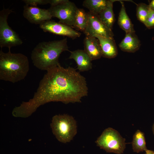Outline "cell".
<instances>
[{
  "mask_svg": "<svg viewBox=\"0 0 154 154\" xmlns=\"http://www.w3.org/2000/svg\"><path fill=\"white\" fill-rule=\"evenodd\" d=\"M26 5L37 7L38 5H45L49 3L50 0H23Z\"/></svg>",
  "mask_w": 154,
  "mask_h": 154,
  "instance_id": "cell-22",
  "label": "cell"
},
{
  "mask_svg": "<svg viewBox=\"0 0 154 154\" xmlns=\"http://www.w3.org/2000/svg\"><path fill=\"white\" fill-rule=\"evenodd\" d=\"M149 29L154 27V11L150 9L148 16L144 24Z\"/></svg>",
  "mask_w": 154,
  "mask_h": 154,
  "instance_id": "cell-21",
  "label": "cell"
},
{
  "mask_svg": "<svg viewBox=\"0 0 154 154\" xmlns=\"http://www.w3.org/2000/svg\"><path fill=\"white\" fill-rule=\"evenodd\" d=\"M132 145L134 152L139 153L147 150L144 133L137 130L133 136Z\"/></svg>",
  "mask_w": 154,
  "mask_h": 154,
  "instance_id": "cell-18",
  "label": "cell"
},
{
  "mask_svg": "<svg viewBox=\"0 0 154 154\" xmlns=\"http://www.w3.org/2000/svg\"><path fill=\"white\" fill-rule=\"evenodd\" d=\"M88 21L86 27L83 32L86 36L94 37L100 35L114 38L112 30L107 27L100 20L97 15L90 12L87 13Z\"/></svg>",
  "mask_w": 154,
  "mask_h": 154,
  "instance_id": "cell-8",
  "label": "cell"
},
{
  "mask_svg": "<svg viewBox=\"0 0 154 154\" xmlns=\"http://www.w3.org/2000/svg\"><path fill=\"white\" fill-rule=\"evenodd\" d=\"M117 130L111 127L106 129L95 142L97 145L107 153H123L127 144Z\"/></svg>",
  "mask_w": 154,
  "mask_h": 154,
  "instance_id": "cell-5",
  "label": "cell"
},
{
  "mask_svg": "<svg viewBox=\"0 0 154 154\" xmlns=\"http://www.w3.org/2000/svg\"><path fill=\"white\" fill-rule=\"evenodd\" d=\"M23 15L30 23L39 25L50 20L52 17L48 9L25 5L24 6Z\"/></svg>",
  "mask_w": 154,
  "mask_h": 154,
  "instance_id": "cell-10",
  "label": "cell"
},
{
  "mask_svg": "<svg viewBox=\"0 0 154 154\" xmlns=\"http://www.w3.org/2000/svg\"><path fill=\"white\" fill-rule=\"evenodd\" d=\"M150 10L149 5L142 3L137 5L136 9V16L138 19L144 24Z\"/></svg>",
  "mask_w": 154,
  "mask_h": 154,
  "instance_id": "cell-20",
  "label": "cell"
},
{
  "mask_svg": "<svg viewBox=\"0 0 154 154\" xmlns=\"http://www.w3.org/2000/svg\"><path fill=\"white\" fill-rule=\"evenodd\" d=\"M108 1L109 0H85L83 5L90 13L98 15L107 6Z\"/></svg>",
  "mask_w": 154,
  "mask_h": 154,
  "instance_id": "cell-17",
  "label": "cell"
},
{
  "mask_svg": "<svg viewBox=\"0 0 154 154\" xmlns=\"http://www.w3.org/2000/svg\"><path fill=\"white\" fill-rule=\"evenodd\" d=\"M149 5L150 9L154 11V0L151 1Z\"/></svg>",
  "mask_w": 154,
  "mask_h": 154,
  "instance_id": "cell-24",
  "label": "cell"
},
{
  "mask_svg": "<svg viewBox=\"0 0 154 154\" xmlns=\"http://www.w3.org/2000/svg\"><path fill=\"white\" fill-rule=\"evenodd\" d=\"M0 51V80L13 83L24 79L29 69L27 57L21 53Z\"/></svg>",
  "mask_w": 154,
  "mask_h": 154,
  "instance_id": "cell-3",
  "label": "cell"
},
{
  "mask_svg": "<svg viewBox=\"0 0 154 154\" xmlns=\"http://www.w3.org/2000/svg\"><path fill=\"white\" fill-rule=\"evenodd\" d=\"M94 37L98 40L101 47L102 56L112 58L116 57L118 53L117 47L114 38L96 35Z\"/></svg>",
  "mask_w": 154,
  "mask_h": 154,
  "instance_id": "cell-13",
  "label": "cell"
},
{
  "mask_svg": "<svg viewBox=\"0 0 154 154\" xmlns=\"http://www.w3.org/2000/svg\"><path fill=\"white\" fill-rule=\"evenodd\" d=\"M114 1L109 0L107 6L98 15L102 21L112 30L115 21V16L113 10V3Z\"/></svg>",
  "mask_w": 154,
  "mask_h": 154,
  "instance_id": "cell-15",
  "label": "cell"
},
{
  "mask_svg": "<svg viewBox=\"0 0 154 154\" xmlns=\"http://www.w3.org/2000/svg\"><path fill=\"white\" fill-rule=\"evenodd\" d=\"M120 2L121 6L118 17V25L126 33L135 32L133 25L127 13L124 3L122 1Z\"/></svg>",
  "mask_w": 154,
  "mask_h": 154,
  "instance_id": "cell-16",
  "label": "cell"
},
{
  "mask_svg": "<svg viewBox=\"0 0 154 154\" xmlns=\"http://www.w3.org/2000/svg\"><path fill=\"white\" fill-rule=\"evenodd\" d=\"M88 21L87 13L83 9L78 8L75 16L74 27L84 32L86 27Z\"/></svg>",
  "mask_w": 154,
  "mask_h": 154,
  "instance_id": "cell-19",
  "label": "cell"
},
{
  "mask_svg": "<svg viewBox=\"0 0 154 154\" xmlns=\"http://www.w3.org/2000/svg\"><path fill=\"white\" fill-rule=\"evenodd\" d=\"M140 42L135 32L126 33L125 36L119 44L122 50L129 52H134L139 49Z\"/></svg>",
  "mask_w": 154,
  "mask_h": 154,
  "instance_id": "cell-14",
  "label": "cell"
},
{
  "mask_svg": "<svg viewBox=\"0 0 154 154\" xmlns=\"http://www.w3.org/2000/svg\"><path fill=\"white\" fill-rule=\"evenodd\" d=\"M50 126L52 133L60 142H70L77 133L76 121L67 114L56 115L52 118Z\"/></svg>",
  "mask_w": 154,
  "mask_h": 154,
  "instance_id": "cell-4",
  "label": "cell"
},
{
  "mask_svg": "<svg viewBox=\"0 0 154 154\" xmlns=\"http://www.w3.org/2000/svg\"><path fill=\"white\" fill-rule=\"evenodd\" d=\"M39 27L44 32L67 36L72 39L79 37L81 34L69 26L50 20L40 25Z\"/></svg>",
  "mask_w": 154,
  "mask_h": 154,
  "instance_id": "cell-9",
  "label": "cell"
},
{
  "mask_svg": "<svg viewBox=\"0 0 154 154\" xmlns=\"http://www.w3.org/2000/svg\"><path fill=\"white\" fill-rule=\"evenodd\" d=\"M14 12L9 8H5L0 12V47H12L21 45L23 43L18 34L9 26L7 22L9 15Z\"/></svg>",
  "mask_w": 154,
  "mask_h": 154,
  "instance_id": "cell-6",
  "label": "cell"
},
{
  "mask_svg": "<svg viewBox=\"0 0 154 154\" xmlns=\"http://www.w3.org/2000/svg\"><path fill=\"white\" fill-rule=\"evenodd\" d=\"M145 152L146 153L144 154H154V151L151 150L147 149Z\"/></svg>",
  "mask_w": 154,
  "mask_h": 154,
  "instance_id": "cell-25",
  "label": "cell"
},
{
  "mask_svg": "<svg viewBox=\"0 0 154 154\" xmlns=\"http://www.w3.org/2000/svg\"><path fill=\"white\" fill-rule=\"evenodd\" d=\"M84 44V50L92 61L100 59L102 56L100 44L97 38L86 36Z\"/></svg>",
  "mask_w": 154,
  "mask_h": 154,
  "instance_id": "cell-11",
  "label": "cell"
},
{
  "mask_svg": "<svg viewBox=\"0 0 154 154\" xmlns=\"http://www.w3.org/2000/svg\"><path fill=\"white\" fill-rule=\"evenodd\" d=\"M152 131H153V133L154 135V123H153V125Z\"/></svg>",
  "mask_w": 154,
  "mask_h": 154,
  "instance_id": "cell-26",
  "label": "cell"
},
{
  "mask_svg": "<svg viewBox=\"0 0 154 154\" xmlns=\"http://www.w3.org/2000/svg\"><path fill=\"white\" fill-rule=\"evenodd\" d=\"M88 93L85 78L74 68H65L60 64L47 71L33 98L24 102L23 105L31 114L40 106L50 102H80Z\"/></svg>",
  "mask_w": 154,
  "mask_h": 154,
  "instance_id": "cell-1",
  "label": "cell"
},
{
  "mask_svg": "<svg viewBox=\"0 0 154 154\" xmlns=\"http://www.w3.org/2000/svg\"><path fill=\"white\" fill-rule=\"evenodd\" d=\"M69 59H73L76 62L77 69L80 71H88L92 68V60L84 50L78 49L70 51Z\"/></svg>",
  "mask_w": 154,
  "mask_h": 154,
  "instance_id": "cell-12",
  "label": "cell"
},
{
  "mask_svg": "<svg viewBox=\"0 0 154 154\" xmlns=\"http://www.w3.org/2000/svg\"><path fill=\"white\" fill-rule=\"evenodd\" d=\"M69 51L66 38L60 40L39 43L32 51L33 65L38 69L46 71L60 64L59 58L63 52Z\"/></svg>",
  "mask_w": 154,
  "mask_h": 154,
  "instance_id": "cell-2",
  "label": "cell"
},
{
  "mask_svg": "<svg viewBox=\"0 0 154 154\" xmlns=\"http://www.w3.org/2000/svg\"><path fill=\"white\" fill-rule=\"evenodd\" d=\"M78 8L68 0L58 5L51 6L48 9L52 17L58 18L59 23L74 27L76 13Z\"/></svg>",
  "mask_w": 154,
  "mask_h": 154,
  "instance_id": "cell-7",
  "label": "cell"
},
{
  "mask_svg": "<svg viewBox=\"0 0 154 154\" xmlns=\"http://www.w3.org/2000/svg\"><path fill=\"white\" fill-rule=\"evenodd\" d=\"M67 0H50L51 6H54L63 3Z\"/></svg>",
  "mask_w": 154,
  "mask_h": 154,
  "instance_id": "cell-23",
  "label": "cell"
}]
</instances>
